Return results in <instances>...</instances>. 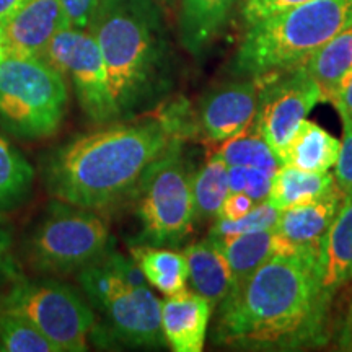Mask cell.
I'll use <instances>...</instances> for the list:
<instances>
[{
    "mask_svg": "<svg viewBox=\"0 0 352 352\" xmlns=\"http://www.w3.org/2000/svg\"><path fill=\"white\" fill-rule=\"evenodd\" d=\"M173 139L164 118H132L77 135L44 162L47 192L57 201L107 214L132 201L144 173Z\"/></svg>",
    "mask_w": 352,
    "mask_h": 352,
    "instance_id": "2",
    "label": "cell"
},
{
    "mask_svg": "<svg viewBox=\"0 0 352 352\" xmlns=\"http://www.w3.org/2000/svg\"><path fill=\"white\" fill-rule=\"evenodd\" d=\"M258 80L259 103L253 129L263 135L279 158L308 113L323 98L318 85L302 65Z\"/></svg>",
    "mask_w": 352,
    "mask_h": 352,
    "instance_id": "11",
    "label": "cell"
},
{
    "mask_svg": "<svg viewBox=\"0 0 352 352\" xmlns=\"http://www.w3.org/2000/svg\"><path fill=\"white\" fill-rule=\"evenodd\" d=\"M100 0H60L67 25L77 30H88Z\"/></svg>",
    "mask_w": 352,
    "mask_h": 352,
    "instance_id": "32",
    "label": "cell"
},
{
    "mask_svg": "<svg viewBox=\"0 0 352 352\" xmlns=\"http://www.w3.org/2000/svg\"><path fill=\"white\" fill-rule=\"evenodd\" d=\"M25 0H0V25H3L21 7Z\"/></svg>",
    "mask_w": 352,
    "mask_h": 352,
    "instance_id": "37",
    "label": "cell"
},
{
    "mask_svg": "<svg viewBox=\"0 0 352 352\" xmlns=\"http://www.w3.org/2000/svg\"><path fill=\"white\" fill-rule=\"evenodd\" d=\"M215 241L220 245L228 266H230L233 289L243 284L258 267H261L264 263L272 258L296 256V254H307L318 250V246L292 243L283 235H279L276 228L241 233L235 236H223V239H215Z\"/></svg>",
    "mask_w": 352,
    "mask_h": 352,
    "instance_id": "14",
    "label": "cell"
},
{
    "mask_svg": "<svg viewBox=\"0 0 352 352\" xmlns=\"http://www.w3.org/2000/svg\"><path fill=\"white\" fill-rule=\"evenodd\" d=\"M338 349L341 351H352V300L347 308L344 320L338 331Z\"/></svg>",
    "mask_w": 352,
    "mask_h": 352,
    "instance_id": "36",
    "label": "cell"
},
{
    "mask_svg": "<svg viewBox=\"0 0 352 352\" xmlns=\"http://www.w3.org/2000/svg\"><path fill=\"white\" fill-rule=\"evenodd\" d=\"M132 201L140 222L139 245L176 246L195 223L192 175L182 139H173L140 179Z\"/></svg>",
    "mask_w": 352,
    "mask_h": 352,
    "instance_id": "7",
    "label": "cell"
},
{
    "mask_svg": "<svg viewBox=\"0 0 352 352\" xmlns=\"http://www.w3.org/2000/svg\"><path fill=\"white\" fill-rule=\"evenodd\" d=\"M254 204H256V202H254L248 195H245V192L230 191L226 197V201H223L222 208H220L217 219H240L243 217L245 214H248L250 210L254 208Z\"/></svg>",
    "mask_w": 352,
    "mask_h": 352,
    "instance_id": "33",
    "label": "cell"
},
{
    "mask_svg": "<svg viewBox=\"0 0 352 352\" xmlns=\"http://www.w3.org/2000/svg\"><path fill=\"white\" fill-rule=\"evenodd\" d=\"M305 2H310V0H241V21L248 28V26L258 23L259 20L302 6Z\"/></svg>",
    "mask_w": 352,
    "mask_h": 352,
    "instance_id": "30",
    "label": "cell"
},
{
    "mask_svg": "<svg viewBox=\"0 0 352 352\" xmlns=\"http://www.w3.org/2000/svg\"><path fill=\"white\" fill-rule=\"evenodd\" d=\"M111 250V232L103 214L57 199L25 241L26 261L46 276L78 274Z\"/></svg>",
    "mask_w": 352,
    "mask_h": 352,
    "instance_id": "6",
    "label": "cell"
},
{
    "mask_svg": "<svg viewBox=\"0 0 352 352\" xmlns=\"http://www.w3.org/2000/svg\"><path fill=\"white\" fill-rule=\"evenodd\" d=\"M316 258L318 250L258 267L217 307L215 342L245 351L323 346L333 296L321 285Z\"/></svg>",
    "mask_w": 352,
    "mask_h": 352,
    "instance_id": "1",
    "label": "cell"
},
{
    "mask_svg": "<svg viewBox=\"0 0 352 352\" xmlns=\"http://www.w3.org/2000/svg\"><path fill=\"white\" fill-rule=\"evenodd\" d=\"M214 307L196 292H183L162 302V329L175 352H201Z\"/></svg>",
    "mask_w": 352,
    "mask_h": 352,
    "instance_id": "15",
    "label": "cell"
},
{
    "mask_svg": "<svg viewBox=\"0 0 352 352\" xmlns=\"http://www.w3.org/2000/svg\"><path fill=\"white\" fill-rule=\"evenodd\" d=\"M344 195L336 188L321 199L296 206L280 212L276 232L303 246H318L336 217Z\"/></svg>",
    "mask_w": 352,
    "mask_h": 352,
    "instance_id": "19",
    "label": "cell"
},
{
    "mask_svg": "<svg viewBox=\"0 0 352 352\" xmlns=\"http://www.w3.org/2000/svg\"><path fill=\"white\" fill-rule=\"evenodd\" d=\"M33 183L32 164L0 135V219L15 212L28 201Z\"/></svg>",
    "mask_w": 352,
    "mask_h": 352,
    "instance_id": "24",
    "label": "cell"
},
{
    "mask_svg": "<svg viewBox=\"0 0 352 352\" xmlns=\"http://www.w3.org/2000/svg\"><path fill=\"white\" fill-rule=\"evenodd\" d=\"M300 65L318 85L321 98L331 101L352 70V23Z\"/></svg>",
    "mask_w": 352,
    "mask_h": 352,
    "instance_id": "22",
    "label": "cell"
},
{
    "mask_svg": "<svg viewBox=\"0 0 352 352\" xmlns=\"http://www.w3.org/2000/svg\"><path fill=\"white\" fill-rule=\"evenodd\" d=\"M240 0H182L178 13L179 43L191 56H201L226 28Z\"/></svg>",
    "mask_w": 352,
    "mask_h": 352,
    "instance_id": "18",
    "label": "cell"
},
{
    "mask_svg": "<svg viewBox=\"0 0 352 352\" xmlns=\"http://www.w3.org/2000/svg\"><path fill=\"white\" fill-rule=\"evenodd\" d=\"M2 26L8 54L44 57L51 39L69 25L60 0H25Z\"/></svg>",
    "mask_w": 352,
    "mask_h": 352,
    "instance_id": "13",
    "label": "cell"
},
{
    "mask_svg": "<svg viewBox=\"0 0 352 352\" xmlns=\"http://www.w3.org/2000/svg\"><path fill=\"white\" fill-rule=\"evenodd\" d=\"M279 217L280 210L276 209L270 201L256 202L254 208L243 217L233 220L217 219L212 230H210V236L223 239V236H235L248 232L270 230V228H276Z\"/></svg>",
    "mask_w": 352,
    "mask_h": 352,
    "instance_id": "28",
    "label": "cell"
},
{
    "mask_svg": "<svg viewBox=\"0 0 352 352\" xmlns=\"http://www.w3.org/2000/svg\"><path fill=\"white\" fill-rule=\"evenodd\" d=\"M12 235L0 228V285L16 277V266L12 256Z\"/></svg>",
    "mask_w": 352,
    "mask_h": 352,
    "instance_id": "34",
    "label": "cell"
},
{
    "mask_svg": "<svg viewBox=\"0 0 352 352\" xmlns=\"http://www.w3.org/2000/svg\"><path fill=\"white\" fill-rule=\"evenodd\" d=\"M77 277L87 300L107 320L104 338L129 346L164 344L162 302L147 285L127 283L114 259V250Z\"/></svg>",
    "mask_w": 352,
    "mask_h": 352,
    "instance_id": "8",
    "label": "cell"
},
{
    "mask_svg": "<svg viewBox=\"0 0 352 352\" xmlns=\"http://www.w3.org/2000/svg\"><path fill=\"white\" fill-rule=\"evenodd\" d=\"M228 166H254L274 175L279 170L280 162L270 144L256 131L245 129L235 138L223 140L217 152Z\"/></svg>",
    "mask_w": 352,
    "mask_h": 352,
    "instance_id": "26",
    "label": "cell"
},
{
    "mask_svg": "<svg viewBox=\"0 0 352 352\" xmlns=\"http://www.w3.org/2000/svg\"><path fill=\"white\" fill-rule=\"evenodd\" d=\"M88 32L109 78L118 120H132L168 88L171 47L157 0H100Z\"/></svg>",
    "mask_w": 352,
    "mask_h": 352,
    "instance_id": "3",
    "label": "cell"
},
{
    "mask_svg": "<svg viewBox=\"0 0 352 352\" xmlns=\"http://www.w3.org/2000/svg\"><path fill=\"white\" fill-rule=\"evenodd\" d=\"M7 54H8V50H7L6 33H3V26L0 25V63H2V60L6 59Z\"/></svg>",
    "mask_w": 352,
    "mask_h": 352,
    "instance_id": "38",
    "label": "cell"
},
{
    "mask_svg": "<svg viewBox=\"0 0 352 352\" xmlns=\"http://www.w3.org/2000/svg\"><path fill=\"white\" fill-rule=\"evenodd\" d=\"M0 308L32 321L59 352L87 351L96 328V314L90 302L72 285L56 279H16L0 297Z\"/></svg>",
    "mask_w": 352,
    "mask_h": 352,
    "instance_id": "9",
    "label": "cell"
},
{
    "mask_svg": "<svg viewBox=\"0 0 352 352\" xmlns=\"http://www.w3.org/2000/svg\"><path fill=\"white\" fill-rule=\"evenodd\" d=\"M0 351L7 352H59L30 320L13 310L0 308Z\"/></svg>",
    "mask_w": 352,
    "mask_h": 352,
    "instance_id": "27",
    "label": "cell"
},
{
    "mask_svg": "<svg viewBox=\"0 0 352 352\" xmlns=\"http://www.w3.org/2000/svg\"><path fill=\"white\" fill-rule=\"evenodd\" d=\"M131 253L147 283L158 292L170 297L186 290L188 263L184 253L151 245L132 246Z\"/></svg>",
    "mask_w": 352,
    "mask_h": 352,
    "instance_id": "23",
    "label": "cell"
},
{
    "mask_svg": "<svg viewBox=\"0 0 352 352\" xmlns=\"http://www.w3.org/2000/svg\"><path fill=\"white\" fill-rule=\"evenodd\" d=\"M336 179L329 171H305L296 166L280 165L272 176V186L267 201L279 209L296 208L321 199L336 189Z\"/></svg>",
    "mask_w": 352,
    "mask_h": 352,
    "instance_id": "21",
    "label": "cell"
},
{
    "mask_svg": "<svg viewBox=\"0 0 352 352\" xmlns=\"http://www.w3.org/2000/svg\"><path fill=\"white\" fill-rule=\"evenodd\" d=\"M157 2H170V0H157Z\"/></svg>",
    "mask_w": 352,
    "mask_h": 352,
    "instance_id": "39",
    "label": "cell"
},
{
    "mask_svg": "<svg viewBox=\"0 0 352 352\" xmlns=\"http://www.w3.org/2000/svg\"><path fill=\"white\" fill-rule=\"evenodd\" d=\"M341 142L327 129L311 121H303L290 142L280 152V165L305 171H329L336 165Z\"/></svg>",
    "mask_w": 352,
    "mask_h": 352,
    "instance_id": "20",
    "label": "cell"
},
{
    "mask_svg": "<svg viewBox=\"0 0 352 352\" xmlns=\"http://www.w3.org/2000/svg\"><path fill=\"white\" fill-rule=\"evenodd\" d=\"M183 253L192 292L209 300L214 308L219 307L233 289L230 266L220 245L209 235V239L189 245Z\"/></svg>",
    "mask_w": 352,
    "mask_h": 352,
    "instance_id": "17",
    "label": "cell"
},
{
    "mask_svg": "<svg viewBox=\"0 0 352 352\" xmlns=\"http://www.w3.org/2000/svg\"><path fill=\"white\" fill-rule=\"evenodd\" d=\"M352 23V0H310L248 26L233 57L236 77L294 69Z\"/></svg>",
    "mask_w": 352,
    "mask_h": 352,
    "instance_id": "4",
    "label": "cell"
},
{
    "mask_svg": "<svg viewBox=\"0 0 352 352\" xmlns=\"http://www.w3.org/2000/svg\"><path fill=\"white\" fill-rule=\"evenodd\" d=\"M228 192V165L219 153H214L199 171L192 175L195 217L197 220L217 219Z\"/></svg>",
    "mask_w": 352,
    "mask_h": 352,
    "instance_id": "25",
    "label": "cell"
},
{
    "mask_svg": "<svg viewBox=\"0 0 352 352\" xmlns=\"http://www.w3.org/2000/svg\"><path fill=\"white\" fill-rule=\"evenodd\" d=\"M318 274L328 294L352 284V195H346L318 245Z\"/></svg>",
    "mask_w": 352,
    "mask_h": 352,
    "instance_id": "16",
    "label": "cell"
},
{
    "mask_svg": "<svg viewBox=\"0 0 352 352\" xmlns=\"http://www.w3.org/2000/svg\"><path fill=\"white\" fill-rule=\"evenodd\" d=\"M331 103L340 113L342 122L352 121V70L338 88L336 95L333 96Z\"/></svg>",
    "mask_w": 352,
    "mask_h": 352,
    "instance_id": "35",
    "label": "cell"
},
{
    "mask_svg": "<svg viewBox=\"0 0 352 352\" xmlns=\"http://www.w3.org/2000/svg\"><path fill=\"white\" fill-rule=\"evenodd\" d=\"M259 103V80L245 77L206 95L199 107V129L212 142L235 138L253 126Z\"/></svg>",
    "mask_w": 352,
    "mask_h": 352,
    "instance_id": "12",
    "label": "cell"
},
{
    "mask_svg": "<svg viewBox=\"0 0 352 352\" xmlns=\"http://www.w3.org/2000/svg\"><path fill=\"white\" fill-rule=\"evenodd\" d=\"M272 173L254 166H228V184L230 191L245 192L254 202L267 201L271 186H272Z\"/></svg>",
    "mask_w": 352,
    "mask_h": 352,
    "instance_id": "29",
    "label": "cell"
},
{
    "mask_svg": "<svg viewBox=\"0 0 352 352\" xmlns=\"http://www.w3.org/2000/svg\"><path fill=\"white\" fill-rule=\"evenodd\" d=\"M44 59L70 82L88 120L100 126L120 121L107 65L94 34L88 30L64 26L51 39Z\"/></svg>",
    "mask_w": 352,
    "mask_h": 352,
    "instance_id": "10",
    "label": "cell"
},
{
    "mask_svg": "<svg viewBox=\"0 0 352 352\" xmlns=\"http://www.w3.org/2000/svg\"><path fill=\"white\" fill-rule=\"evenodd\" d=\"M344 134H342L340 155L334 165V179L336 186L342 195H352V121L342 122Z\"/></svg>",
    "mask_w": 352,
    "mask_h": 352,
    "instance_id": "31",
    "label": "cell"
},
{
    "mask_svg": "<svg viewBox=\"0 0 352 352\" xmlns=\"http://www.w3.org/2000/svg\"><path fill=\"white\" fill-rule=\"evenodd\" d=\"M69 104L67 80L44 57L7 54L0 63V129L16 139L54 135Z\"/></svg>",
    "mask_w": 352,
    "mask_h": 352,
    "instance_id": "5",
    "label": "cell"
}]
</instances>
